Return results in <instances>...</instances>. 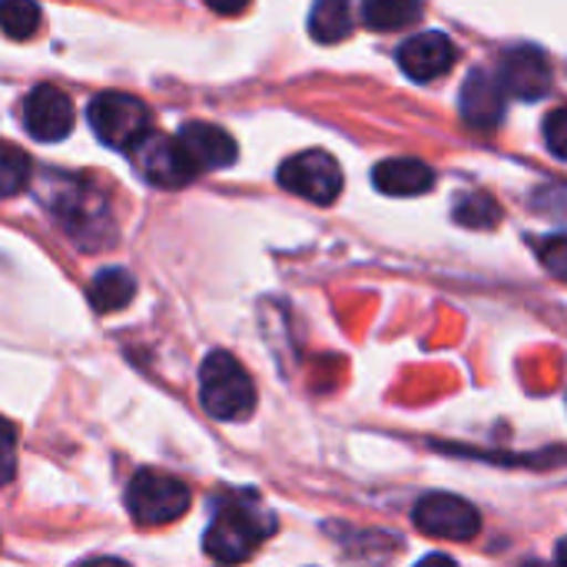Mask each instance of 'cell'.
<instances>
[{
    "mask_svg": "<svg viewBox=\"0 0 567 567\" xmlns=\"http://www.w3.org/2000/svg\"><path fill=\"white\" fill-rule=\"evenodd\" d=\"M43 199L63 223V229L86 246V252L100 249L103 243H113V219L106 196L83 176H63L47 173L43 176Z\"/></svg>",
    "mask_w": 567,
    "mask_h": 567,
    "instance_id": "6da1fadb",
    "label": "cell"
},
{
    "mask_svg": "<svg viewBox=\"0 0 567 567\" xmlns=\"http://www.w3.org/2000/svg\"><path fill=\"white\" fill-rule=\"evenodd\" d=\"M505 96L508 90L502 86L498 76L485 70H472L465 86H462V120L472 130H495L505 116Z\"/></svg>",
    "mask_w": 567,
    "mask_h": 567,
    "instance_id": "4fadbf2b",
    "label": "cell"
},
{
    "mask_svg": "<svg viewBox=\"0 0 567 567\" xmlns=\"http://www.w3.org/2000/svg\"><path fill=\"white\" fill-rule=\"evenodd\" d=\"M17 475V429L0 419V488L10 485Z\"/></svg>",
    "mask_w": 567,
    "mask_h": 567,
    "instance_id": "7402d4cb",
    "label": "cell"
},
{
    "mask_svg": "<svg viewBox=\"0 0 567 567\" xmlns=\"http://www.w3.org/2000/svg\"><path fill=\"white\" fill-rule=\"evenodd\" d=\"M199 402L219 422H243L256 409V385L229 352H209L199 365Z\"/></svg>",
    "mask_w": 567,
    "mask_h": 567,
    "instance_id": "3957f363",
    "label": "cell"
},
{
    "mask_svg": "<svg viewBox=\"0 0 567 567\" xmlns=\"http://www.w3.org/2000/svg\"><path fill=\"white\" fill-rule=\"evenodd\" d=\"M352 30V0H316L309 17V33L319 43H339Z\"/></svg>",
    "mask_w": 567,
    "mask_h": 567,
    "instance_id": "e0dca14e",
    "label": "cell"
},
{
    "mask_svg": "<svg viewBox=\"0 0 567 567\" xmlns=\"http://www.w3.org/2000/svg\"><path fill=\"white\" fill-rule=\"evenodd\" d=\"M498 219H502V206L485 193H472L455 206V223L468 229H492Z\"/></svg>",
    "mask_w": 567,
    "mask_h": 567,
    "instance_id": "ffe728a7",
    "label": "cell"
},
{
    "mask_svg": "<svg viewBox=\"0 0 567 567\" xmlns=\"http://www.w3.org/2000/svg\"><path fill=\"white\" fill-rule=\"evenodd\" d=\"M73 103L70 96L53 86V83H40L30 90V96L23 100V126L33 140L40 143H60L70 136L73 130Z\"/></svg>",
    "mask_w": 567,
    "mask_h": 567,
    "instance_id": "9c48e42d",
    "label": "cell"
},
{
    "mask_svg": "<svg viewBox=\"0 0 567 567\" xmlns=\"http://www.w3.org/2000/svg\"><path fill=\"white\" fill-rule=\"evenodd\" d=\"M130 153H133L143 179L159 189H183L199 176V169L193 166V159L186 156V150L176 136H163V133L150 130Z\"/></svg>",
    "mask_w": 567,
    "mask_h": 567,
    "instance_id": "52a82bcc",
    "label": "cell"
},
{
    "mask_svg": "<svg viewBox=\"0 0 567 567\" xmlns=\"http://www.w3.org/2000/svg\"><path fill=\"white\" fill-rule=\"evenodd\" d=\"M498 80L502 86L518 96V100H542L551 90V63L538 47H515L505 50L502 66H498Z\"/></svg>",
    "mask_w": 567,
    "mask_h": 567,
    "instance_id": "30bf717a",
    "label": "cell"
},
{
    "mask_svg": "<svg viewBox=\"0 0 567 567\" xmlns=\"http://www.w3.org/2000/svg\"><path fill=\"white\" fill-rule=\"evenodd\" d=\"M545 143L558 159H567V106H558L545 116Z\"/></svg>",
    "mask_w": 567,
    "mask_h": 567,
    "instance_id": "603a6c76",
    "label": "cell"
},
{
    "mask_svg": "<svg viewBox=\"0 0 567 567\" xmlns=\"http://www.w3.org/2000/svg\"><path fill=\"white\" fill-rule=\"evenodd\" d=\"M415 528L442 542H472L482 532V518L475 505H468L465 498L435 492L415 505Z\"/></svg>",
    "mask_w": 567,
    "mask_h": 567,
    "instance_id": "ba28073f",
    "label": "cell"
},
{
    "mask_svg": "<svg viewBox=\"0 0 567 567\" xmlns=\"http://www.w3.org/2000/svg\"><path fill=\"white\" fill-rule=\"evenodd\" d=\"M558 561H561V565H567V542H561V545H558Z\"/></svg>",
    "mask_w": 567,
    "mask_h": 567,
    "instance_id": "d4e9b609",
    "label": "cell"
},
{
    "mask_svg": "<svg viewBox=\"0 0 567 567\" xmlns=\"http://www.w3.org/2000/svg\"><path fill=\"white\" fill-rule=\"evenodd\" d=\"M86 296H90V306H93L96 312H120V309H126V306L133 302V296H136V279H133V272L113 266V269H103V272L93 276Z\"/></svg>",
    "mask_w": 567,
    "mask_h": 567,
    "instance_id": "9a60e30c",
    "label": "cell"
},
{
    "mask_svg": "<svg viewBox=\"0 0 567 567\" xmlns=\"http://www.w3.org/2000/svg\"><path fill=\"white\" fill-rule=\"evenodd\" d=\"M189 488L166 475V472H140L133 475V482L126 485V508L133 515L136 525L143 528H159V525H173L189 512Z\"/></svg>",
    "mask_w": 567,
    "mask_h": 567,
    "instance_id": "277c9868",
    "label": "cell"
},
{
    "mask_svg": "<svg viewBox=\"0 0 567 567\" xmlns=\"http://www.w3.org/2000/svg\"><path fill=\"white\" fill-rule=\"evenodd\" d=\"M455 60H458L455 43L439 30H425L419 37H409L399 47V66L415 83H429L435 76H445L455 66Z\"/></svg>",
    "mask_w": 567,
    "mask_h": 567,
    "instance_id": "8fae6325",
    "label": "cell"
},
{
    "mask_svg": "<svg viewBox=\"0 0 567 567\" xmlns=\"http://www.w3.org/2000/svg\"><path fill=\"white\" fill-rule=\"evenodd\" d=\"M206 3H209L216 13H226V17H229V13H239V10H246V7H249V0H206Z\"/></svg>",
    "mask_w": 567,
    "mask_h": 567,
    "instance_id": "cb8c5ba5",
    "label": "cell"
},
{
    "mask_svg": "<svg viewBox=\"0 0 567 567\" xmlns=\"http://www.w3.org/2000/svg\"><path fill=\"white\" fill-rule=\"evenodd\" d=\"M40 27L37 0H0V30L10 40H27Z\"/></svg>",
    "mask_w": 567,
    "mask_h": 567,
    "instance_id": "d6986e66",
    "label": "cell"
},
{
    "mask_svg": "<svg viewBox=\"0 0 567 567\" xmlns=\"http://www.w3.org/2000/svg\"><path fill=\"white\" fill-rule=\"evenodd\" d=\"M279 186L302 196V199H309V203H316V206H329L342 193L339 159L329 156L326 150L296 153L279 166Z\"/></svg>",
    "mask_w": 567,
    "mask_h": 567,
    "instance_id": "8992f818",
    "label": "cell"
},
{
    "mask_svg": "<svg viewBox=\"0 0 567 567\" xmlns=\"http://www.w3.org/2000/svg\"><path fill=\"white\" fill-rule=\"evenodd\" d=\"M276 532V518L252 498H229L206 528L203 548L219 565H239Z\"/></svg>",
    "mask_w": 567,
    "mask_h": 567,
    "instance_id": "7a4b0ae2",
    "label": "cell"
},
{
    "mask_svg": "<svg viewBox=\"0 0 567 567\" xmlns=\"http://www.w3.org/2000/svg\"><path fill=\"white\" fill-rule=\"evenodd\" d=\"M30 166H33V159L20 146L0 140V199L17 196L30 183V173H33Z\"/></svg>",
    "mask_w": 567,
    "mask_h": 567,
    "instance_id": "ac0fdd59",
    "label": "cell"
},
{
    "mask_svg": "<svg viewBox=\"0 0 567 567\" xmlns=\"http://www.w3.org/2000/svg\"><path fill=\"white\" fill-rule=\"evenodd\" d=\"M372 183L385 196H422L435 186V173L422 159L395 156V159H385L375 166Z\"/></svg>",
    "mask_w": 567,
    "mask_h": 567,
    "instance_id": "5bb4252c",
    "label": "cell"
},
{
    "mask_svg": "<svg viewBox=\"0 0 567 567\" xmlns=\"http://www.w3.org/2000/svg\"><path fill=\"white\" fill-rule=\"evenodd\" d=\"M538 259L542 266L555 276L567 282V236H548L538 243Z\"/></svg>",
    "mask_w": 567,
    "mask_h": 567,
    "instance_id": "44dd1931",
    "label": "cell"
},
{
    "mask_svg": "<svg viewBox=\"0 0 567 567\" xmlns=\"http://www.w3.org/2000/svg\"><path fill=\"white\" fill-rule=\"evenodd\" d=\"M176 140L183 143L186 156L193 159V166L199 173L206 169H226L239 159V146L236 140L216 126V123H203V120H193V123H183V130L176 133Z\"/></svg>",
    "mask_w": 567,
    "mask_h": 567,
    "instance_id": "7c38bea8",
    "label": "cell"
},
{
    "mask_svg": "<svg viewBox=\"0 0 567 567\" xmlns=\"http://www.w3.org/2000/svg\"><path fill=\"white\" fill-rule=\"evenodd\" d=\"M90 130L106 143L110 150L130 153L153 126H150V110L143 100L130 93H100L86 106Z\"/></svg>",
    "mask_w": 567,
    "mask_h": 567,
    "instance_id": "5b68a950",
    "label": "cell"
},
{
    "mask_svg": "<svg viewBox=\"0 0 567 567\" xmlns=\"http://www.w3.org/2000/svg\"><path fill=\"white\" fill-rule=\"evenodd\" d=\"M422 17V0H362V23L369 30H405Z\"/></svg>",
    "mask_w": 567,
    "mask_h": 567,
    "instance_id": "2e32d148",
    "label": "cell"
}]
</instances>
